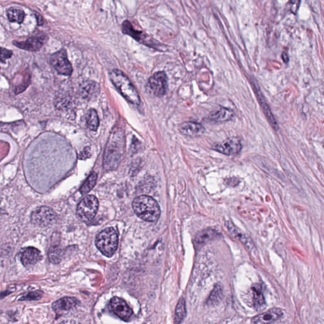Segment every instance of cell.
I'll return each mask as SVG.
<instances>
[{
    "label": "cell",
    "instance_id": "obj_12",
    "mask_svg": "<svg viewBox=\"0 0 324 324\" xmlns=\"http://www.w3.org/2000/svg\"><path fill=\"white\" fill-rule=\"evenodd\" d=\"M179 130L184 136L192 137L200 136L205 132V128L201 124L194 122H185L180 124Z\"/></svg>",
    "mask_w": 324,
    "mask_h": 324
},
{
    "label": "cell",
    "instance_id": "obj_31",
    "mask_svg": "<svg viewBox=\"0 0 324 324\" xmlns=\"http://www.w3.org/2000/svg\"><path fill=\"white\" fill-rule=\"evenodd\" d=\"M291 10L294 14L298 12L300 4V0H290Z\"/></svg>",
    "mask_w": 324,
    "mask_h": 324
},
{
    "label": "cell",
    "instance_id": "obj_32",
    "mask_svg": "<svg viewBox=\"0 0 324 324\" xmlns=\"http://www.w3.org/2000/svg\"><path fill=\"white\" fill-rule=\"evenodd\" d=\"M35 17H36L37 24L39 26H42L44 24V19L43 17L41 15L38 14V13H35Z\"/></svg>",
    "mask_w": 324,
    "mask_h": 324
},
{
    "label": "cell",
    "instance_id": "obj_24",
    "mask_svg": "<svg viewBox=\"0 0 324 324\" xmlns=\"http://www.w3.org/2000/svg\"><path fill=\"white\" fill-rule=\"evenodd\" d=\"M86 124L90 130H97L99 127V118L97 111L91 109L86 115Z\"/></svg>",
    "mask_w": 324,
    "mask_h": 324
},
{
    "label": "cell",
    "instance_id": "obj_8",
    "mask_svg": "<svg viewBox=\"0 0 324 324\" xmlns=\"http://www.w3.org/2000/svg\"><path fill=\"white\" fill-rule=\"evenodd\" d=\"M56 215L51 208L43 206L37 208L31 215V221L35 225L46 226L53 223Z\"/></svg>",
    "mask_w": 324,
    "mask_h": 324
},
{
    "label": "cell",
    "instance_id": "obj_28",
    "mask_svg": "<svg viewBox=\"0 0 324 324\" xmlns=\"http://www.w3.org/2000/svg\"><path fill=\"white\" fill-rule=\"evenodd\" d=\"M84 96L90 97L93 96V95L96 94L98 90L97 84L88 82L87 83L83 84V87L82 88Z\"/></svg>",
    "mask_w": 324,
    "mask_h": 324
},
{
    "label": "cell",
    "instance_id": "obj_18",
    "mask_svg": "<svg viewBox=\"0 0 324 324\" xmlns=\"http://www.w3.org/2000/svg\"><path fill=\"white\" fill-rule=\"evenodd\" d=\"M220 236H221V234L216 230L213 229V228H206L197 234L196 238H195V243L197 246H203L208 243V242L219 238Z\"/></svg>",
    "mask_w": 324,
    "mask_h": 324
},
{
    "label": "cell",
    "instance_id": "obj_25",
    "mask_svg": "<svg viewBox=\"0 0 324 324\" xmlns=\"http://www.w3.org/2000/svg\"><path fill=\"white\" fill-rule=\"evenodd\" d=\"M97 177V173L93 172L92 174H91L80 189V192L82 194H87L92 190V189L96 185Z\"/></svg>",
    "mask_w": 324,
    "mask_h": 324
},
{
    "label": "cell",
    "instance_id": "obj_19",
    "mask_svg": "<svg viewBox=\"0 0 324 324\" xmlns=\"http://www.w3.org/2000/svg\"><path fill=\"white\" fill-rule=\"evenodd\" d=\"M234 117V112L227 108H222L221 109L211 113L210 119L216 123H225L231 121Z\"/></svg>",
    "mask_w": 324,
    "mask_h": 324
},
{
    "label": "cell",
    "instance_id": "obj_30",
    "mask_svg": "<svg viewBox=\"0 0 324 324\" xmlns=\"http://www.w3.org/2000/svg\"><path fill=\"white\" fill-rule=\"evenodd\" d=\"M42 292H31L28 294L21 298V300H34V299H39L41 298Z\"/></svg>",
    "mask_w": 324,
    "mask_h": 324
},
{
    "label": "cell",
    "instance_id": "obj_17",
    "mask_svg": "<svg viewBox=\"0 0 324 324\" xmlns=\"http://www.w3.org/2000/svg\"><path fill=\"white\" fill-rule=\"evenodd\" d=\"M42 255L39 250L33 247L24 248L22 251L21 259L22 263L26 267L35 265L41 260Z\"/></svg>",
    "mask_w": 324,
    "mask_h": 324
},
{
    "label": "cell",
    "instance_id": "obj_22",
    "mask_svg": "<svg viewBox=\"0 0 324 324\" xmlns=\"http://www.w3.org/2000/svg\"><path fill=\"white\" fill-rule=\"evenodd\" d=\"M223 299V289L221 285H217L206 301V305L213 306L217 305Z\"/></svg>",
    "mask_w": 324,
    "mask_h": 324
},
{
    "label": "cell",
    "instance_id": "obj_4",
    "mask_svg": "<svg viewBox=\"0 0 324 324\" xmlns=\"http://www.w3.org/2000/svg\"><path fill=\"white\" fill-rule=\"evenodd\" d=\"M119 243L118 234L114 228L102 230L95 239L97 247L101 254L107 257H112L117 249Z\"/></svg>",
    "mask_w": 324,
    "mask_h": 324
},
{
    "label": "cell",
    "instance_id": "obj_13",
    "mask_svg": "<svg viewBox=\"0 0 324 324\" xmlns=\"http://www.w3.org/2000/svg\"><path fill=\"white\" fill-rule=\"evenodd\" d=\"M283 316V312L280 308H271L268 311L263 313L252 319V323L254 324H270L279 321Z\"/></svg>",
    "mask_w": 324,
    "mask_h": 324
},
{
    "label": "cell",
    "instance_id": "obj_21",
    "mask_svg": "<svg viewBox=\"0 0 324 324\" xmlns=\"http://www.w3.org/2000/svg\"><path fill=\"white\" fill-rule=\"evenodd\" d=\"M252 291L253 297H254V307L257 309H260L265 305V298H264L262 290L259 285L252 286Z\"/></svg>",
    "mask_w": 324,
    "mask_h": 324
},
{
    "label": "cell",
    "instance_id": "obj_16",
    "mask_svg": "<svg viewBox=\"0 0 324 324\" xmlns=\"http://www.w3.org/2000/svg\"><path fill=\"white\" fill-rule=\"evenodd\" d=\"M79 301L76 298L71 297L60 299L53 304V308L58 315H63L74 309L79 305Z\"/></svg>",
    "mask_w": 324,
    "mask_h": 324
},
{
    "label": "cell",
    "instance_id": "obj_15",
    "mask_svg": "<svg viewBox=\"0 0 324 324\" xmlns=\"http://www.w3.org/2000/svg\"><path fill=\"white\" fill-rule=\"evenodd\" d=\"M122 30L124 34L130 35L139 43L150 45L148 35L145 32L136 30L130 21H126L123 22Z\"/></svg>",
    "mask_w": 324,
    "mask_h": 324
},
{
    "label": "cell",
    "instance_id": "obj_23",
    "mask_svg": "<svg viewBox=\"0 0 324 324\" xmlns=\"http://www.w3.org/2000/svg\"><path fill=\"white\" fill-rule=\"evenodd\" d=\"M7 17L11 22L21 24L25 18V13L22 9L17 7H12L7 10Z\"/></svg>",
    "mask_w": 324,
    "mask_h": 324
},
{
    "label": "cell",
    "instance_id": "obj_3",
    "mask_svg": "<svg viewBox=\"0 0 324 324\" xmlns=\"http://www.w3.org/2000/svg\"><path fill=\"white\" fill-rule=\"evenodd\" d=\"M109 77L115 88L127 100L133 105H140L141 99L139 93L127 75L121 70L114 69L111 71Z\"/></svg>",
    "mask_w": 324,
    "mask_h": 324
},
{
    "label": "cell",
    "instance_id": "obj_29",
    "mask_svg": "<svg viewBox=\"0 0 324 324\" xmlns=\"http://www.w3.org/2000/svg\"><path fill=\"white\" fill-rule=\"evenodd\" d=\"M13 52L8 49L0 48V61L4 62L12 57Z\"/></svg>",
    "mask_w": 324,
    "mask_h": 324
},
{
    "label": "cell",
    "instance_id": "obj_20",
    "mask_svg": "<svg viewBox=\"0 0 324 324\" xmlns=\"http://www.w3.org/2000/svg\"><path fill=\"white\" fill-rule=\"evenodd\" d=\"M257 89V91L256 93L257 96H258V99L259 103H260L261 108H262L264 114H265L266 117H267L268 121H269V123L272 127L274 128L275 130H278L279 128L278 124H277L276 120L275 119L274 115H272L271 110H270L269 106H268L267 103H266L265 99H264L262 95H261V92L260 91H259V88Z\"/></svg>",
    "mask_w": 324,
    "mask_h": 324
},
{
    "label": "cell",
    "instance_id": "obj_27",
    "mask_svg": "<svg viewBox=\"0 0 324 324\" xmlns=\"http://www.w3.org/2000/svg\"><path fill=\"white\" fill-rule=\"evenodd\" d=\"M62 252L61 248L59 246H55L50 248L49 252V259L53 263H59L61 261Z\"/></svg>",
    "mask_w": 324,
    "mask_h": 324
},
{
    "label": "cell",
    "instance_id": "obj_11",
    "mask_svg": "<svg viewBox=\"0 0 324 324\" xmlns=\"http://www.w3.org/2000/svg\"><path fill=\"white\" fill-rule=\"evenodd\" d=\"M225 226L228 231L232 234V236L241 241L248 250L253 251L255 249L254 243L251 239V237L236 227L232 222L226 221Z\"/></svg>",
    "mask_w": 324,
    "mask_h": 324
},
{
    "label": "cell",
    "instance_id": "obj_14",
    "mask_svg": "<svg viewBox=\"0 0 324 324\" xmlns=\"http://www.w3.org/2000/svg\"><path fill=\"white\" fill-rule=\"evenodd\" d=\"M45 36H34L31 37L26 40V41L18 42H13V44L17 47L30 51V52H37L42 48L44 43H45Z\"/></svg>",
    "mask_w": 324,
    "mask_h": 324
},
{
    "label": "cell",
    "instance_id": "obj_10",
    "mask_svg": "<svg viewBox=\"0 0 324 324\" xmlns=\"http://www.w3.org/2000/svg\"><path fill=\"white\" fill-rule=\"evenodd\" d=\"M151 89L157 97H162L167 90V77L164 72L155 73L149 80Z\"/></svg>",
    "mask_w": 324,
    "mask_h": 324
},
{
    "label": "cell",
    "instance_id": "obj_6",
    "mask_svg": "<svg viewBox=\"0 0 324 324\" xmlns=\"http://www.w3.org/2000/svg\"><path fill=\"white\" fill-rule=\"evenodd\" d=\"M51 65L59 74L70 75L72 72V66L68 61L67 54L65 50H61L51 55Z\"/></svg>",
    "mask_w": 324,
    "mask_h": 324
},
{
    "label": "cell",
    "instance_id": "obj_9",
    "mask_svg": "<svg viewBox=\"0 0 324 324\" xmlns=\"http://www.w3.org/2000/svg\"><path fill=\"white\" fill-rule=\"evenodd\" d=\"M110 307L112 311L122 320L128 321L133 315V312L123 299L114 297L110 300Z\"/></svg>",
    "mask_w": 324,
    "mask_h": 324
},
{
    "label": "cell",
    "instance_id": "obj_7",
    "mask_svg": "<svg viewBox=\"0 0 324 324\" xmlns=\"http://www.w3.org/2000/svg\"><path fill=\"white\" fill-rule=\"evenodd\" d=\"M243 146L240 139L237 137H229L225 141L213 146V150L227 156H232L240 153Z\"/></svg>",
    "mask_w": 324,
    "mask_h": 324
},
{
    "label": "cell",
    "instance_id": "obj_5",
    "mask_svg": "<svg viewBox=\"0 0 324 324\" xmlns=\"http://www.w3.org/2000/svg\"><path fill=\"white\" fill-rule=\"evenodd\" d=\"M98 200L93 195L84 197L77 208V214L82 221L88 223L92 221L96 215L98 209Z\"/></svg>",
    "mask_w": 324,
    "mask_h": 324
},
{
    "label": "cell",
    "instance_id": "obj_2",
    "mask_svg": "<svg viewBox=\"0 0 324 324\" xmlns=\"http://www.w3.org/2000/svg\"><path fill=\"white\" fill-rule=\"evenodd\" d=\"M132 208L137 217L146 222H156L161 216V208L153 197L141 195L132 202Z\"/></svg>",
    "mask_w": 324,
    "mask_h": 324
},
{
    "label": "cell",
    "instance_id": "obj_33",
    "mask_svg": "<svg viewBox=\"0 0 324 324\" xmlns=\"http://www.w3.org/2000/svg\"><path fill=\"white\" fill-rule=\"evenodd\" d=\"M282 58H283V61L285 62V63H288L290 61L289 57H288L287 53L286 52L283 53V55H282Z\"/></svg>",
    "mask_w": 324,
    "mask_h": 324
},
{
    "label": "cell",
    "instance_id": "obj_26",
    "mask_svg": "<svg viewBox=\"0 0 324 324\" xmlns=\"http://www.w3.org/2000/svg\"><path fill=\"white\" fill-rule=\"evenodd\" d=\"M186 310L185 300L184 298L180 299L175 310V323L179 324L184 320L186 317Z\"/></svg>",
    "mask_w": 324,
    "mask_h": 324
},
{
    "label": "cell",
    "instance_id": "obj_1",
    "mask_svg": "<svg viewBox=\"0 0 324 324\" xmlns=\"http://www.w3.org/2000/svg\"><path fill=\"white\" fill-rule=\"evenodd\" d=\"M125 149V138L123 130L114 132L108 140L104 155L103 165L106 169L113 170L119 166Z\"/></svg>",
    "mask_w": 324,
    "mask_h": 324
}]
</instances>
